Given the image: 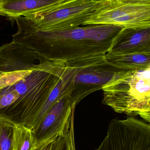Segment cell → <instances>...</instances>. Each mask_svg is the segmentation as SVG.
Listing matches in <instances>:
<instances>
[{
  "label": "cell",
  "mask_w": 150,
  "mask_h": 150,
  "mask_svg": "<svg viewBox=\"0 0 150 150\" xmlns=\"http://www.w3.org/2000/svg\"><path fill=\"white\" fill-rule=\"evenodd\" d=\"M150 52V27L123 28L114 40L112 55H128Z\"/></svg>",
  "instance_id": "obj_10"
},
{
  "label": "cell",
  "mask_w": 150,
  "mask_h": 150,
  "mask_svg": "<svg viewBox=\"0 0 150 150\" xmlns=\"http://www.w3.org/2000/svg\"><path fill=\"white\" fill-rule=\"evenodd\" d=\"M134 2L137 3H150V0H124Z\"/></svg>",
  "instance_id": "obj_20"
},
{
  "label": "cell",
  "mask_w": 150,
  "mask_h": 150,
  "mask_svg": "<svg viewBox=\"0 0 150 150\" xmlns=\"http://www.w3.org/2000/svg\"><path fill=\"white\" fill-rule=\"evenodd\" d=\"M18 31L12 42L31 49L46 59L67 63L105 55L124 27L107 24L82 25L67 30L45 31L24 16L14 19Z\"/></svg>",
  "instance_id": "obj_1"
},
{
  "label": "cell",
  "mask_w": 150,
  "mask_h": 150,
  "mask_svg": "<svg viewBox=\"0 0 150 150\" xmlns=\"http://www.w3.org/2000/svg\"><path fill=\"white\" fill-rule=\"evenodd\" d=\"M102 90L103 104L116 112L138 115L150 105V68L123 69Z\"/></svg>",
  "instance_id": "obj_3"
},
{
  "label": "cell",
  "mask_w": 150,
  "mask_h": 150,
  "mask_svg": "<svg viewBox=\"0 0 150 150\" xmlns=\"http://www.w3.org/2000/svg\"><path fill=\"white\" fill-rule=\"evenodd\" d=\"M54 139L50 140L48 142L38 145L35 149L33 150H51Z\"/></svg>",
  "instance_id": "obj_18"
},
{
  "label": "cell",
  "mask_w": 150,
  "mask_h": 150,
  "mask_svg": "<svg viewBox=\"0 0 150 150\" xmlns=\"http://www.w3.org/2000/svg\"><path fill=\"white\" fill-rule=\"evenodd\" d=\"M75 107L70 94L63 95L54 104L33 130L37 146L69 132L74 124Z\"/></svg>",
  "instance_id": "obj_8"
},
{
  "label": "cell",
  "mask_w": 150,
  "mask_h": 150,
  "mask_svg": "<svg viewBox=\"0 0 150 150\" xmlns=\"http://www.w3.org/2000/svg\"><path fill=\"white\" fill-rule=\"evenodd\" d=\"M94 150H150V124L133 116L113 119L105 137Z\"/></svg>",
  "instance_id": "obj_6"
},
{
  "label": "cell",
  "mask_w": 150,
  "mask_h": 150,
  "mask_svg": "<svg viewBox=\"0 0 150 150\" xmlns=\"http://www.w3.org/2000/svg\"><path fill=\"white\" fill-rule=\"evenodd\" d=\"M33 69L9 73H2L1 72L0 89L12 86L18 82L24 79L32 73Z\"/></svg>",
  "instance_id": "obj_15"
},
{
  "label": "cell",
  "mask_w": 150,
  "mask_h": 150,
  "mask_svg": "<svg viewBox=\"0 0 150 150\" xmlns=\"http://www.w3.org/2000/svg\"><path fill=\"white\" fill-rule=\"evenodd\" d=\"M19 96L17 90L11 86L0 89V111L12 105Z\"/></svg>",
  "instance_id": "obj_17"
},
{
  "label": "cell",
  "mask_w": 150,
  "mask_h": 150,
  "mask_svg": "<svg viewBox=\"0 0 150 150\" xmlns=\"http://www.w3.org/2000/svg\"><path fill=\"white\" fill-rule=\"evenodd\" d=\"M69 0H0V16L14 23L16 18L40 12Z\"/></svg>",
  "instance_id": "obj_11"
},
{
  "label": "cell",
  "mask_w": 150,
  "mask_h": 150,
  "mask_svg": "<svg viewBox=\"0 0 150 150\" xmlns=\"http://www.w3.org/2000/svg\"><path fill=\"white\" fill-rule=\"evenodd\" d=\"M138 115H140L144 120L150 123V105L149 109L146 111L139 113Z\"/></svg>",
  "instance_id": "obj_19"
},
{
  "label": "cell",
  "mask_w": 150,
  "mask_h": 150,
  "mask_svg": "<svg viewBox=\"0 0 150 150\" xmlns=\"http://www.w3.org/2000/svg\"><path fill=\"white\" fill-rule=\"evenodd\" d=\"M74 124L69 133L54 139L51 150H75Z\"/></svg>",
  "instance_id": "obj_16"
},
{
  "label": "cell",
  "mask_w": 150,
  "mask_h": 150,
  "mask_svg": "<svg viewBox=\"0 0 150 150\" xmlns=\"http://www.w3.org/2000/svg\"><path fill=\"white\" fill-rule=\"evenodd\" d=\"M109 0H69L25 16L41 30H67L82 26Z\"/></svg>",
  "instance_id": "obj_4"
},
{
  "label": "cell",
  "mask_w": 150,
  "mask_h": 150,
  "mask_svg": "<svg viewBox=\"0 0 150 150\" xmlns=\"http://www.w3.org/2000/svg\"><path fill=\"white\" fill-rule=\"evenodd\" d=\"M107 24L127 27H150V3L109 0L83 25Z\"/></svg>",
  "instance_id": "obj_7"
},
{
  "label": "cell",
  "mask_w": 150,
  "mask_h": 150,
  "mask_svg": "<svg viewBox=\"0 0 150 150\" xmlns=\"http://www.w3.org/2000/svg\"><path fill=\"white\" fill-rule=\"evenodd\" d=\"M15 122L0 115V150L13 149Z\"/></svg>",
  "instance_id": "obj_14"
},
{
  "label": "cell",
  "mask_w": 150,
  "mask_h": 150,
  "mask_svg": "<svg viewBox=\"0 0 150 150\" xmlns=\"http://www.w3.org/2000/svg\"><path fill=\"white\" fill-rule=\"evenodd\" d=\"M37 147L33 130L24 125L15 122L13 149L33 150Z\"/></svg>",
  "instance_id": "obj_13"
},
{
  "label": "cell",
  "mask_w": 150,
  "mask_h": 150,
  "mask_svg": "<svg viewBox=\"0 0 150 150\" xmlns=\"http://www.w3.org/2000/svg\"><path fill=\"white\" fill-rule=\"evenodd\" d=\"M123 69L109 64L105 55L79 60V68L72 84L70 97L75 106L86 97L101 90Z\"/></svg>",
  "instance_id": "obj_5"
},
{
  "label": "cell",
  "mask_w": 150,
  "mask_h": 150,
  "mask_svg": "<svg viewBox=\"0 0 150 150\" xmlns=\"http://www.w3.org/2000/svg\"><path fill=\"white\" fill-rule=\"evenodd\" d=\"M105 60L110 65L120 69H144L150 68V52L128 55L106 54Z\"/></svg>",
  "instance_id": "obj_12"
},
{
  "label": "cell",
  "mask_w": 150,
  "mask_h": 150,
  "mask_svg": "<svg viewBox=\"0 0 150 150\" xmlns=\"http://www.w3.org/2000/svg\"><path fill=\"white\" fill-rule=\"evenodd\" d=\"M78 68L75 62L43 61L25 78L11 86L17 90L19 97L1 110L0 115L34 130L54 104L70 94Z\"/></svg>",
  "instance_id": "obj_2"
},
{
  "label": "cell",
  "mask_w": 150,
  "mask_h": 150,
  "mask_svg": "<svg viewBox=\"0 0 150 150\" xmlns=\"http://www.w3.org/2000/svg\"><path fill=\"white\" fill-rule=\"evenodd\" d=\"M46 59L30 48L13 42L0 47V72L31 70Z\"/></svg>",
  "instance_id": "obj_9"
}]
</instances>
